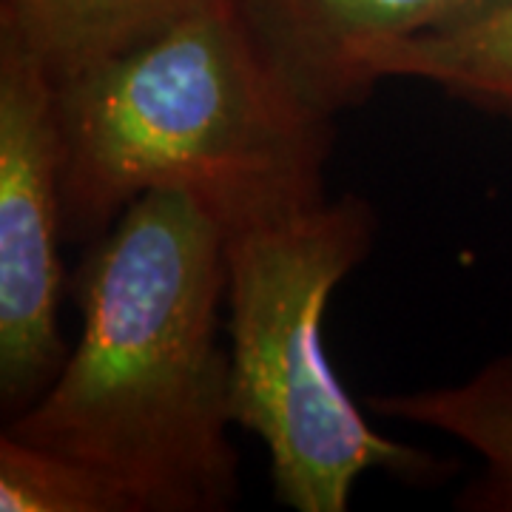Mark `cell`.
<instances>
[{
	"label": "cell",
	"mask_w": 512,
	"mask_h": 512,
	"mask_svg": "<svg viewBox=\"0 0 512 512\" xmlns=\"http://www.w3.org/2000/svg\"><path fill=\"white\" fill-rule=\"evenodd\" d=\"M228 234L183 194L134 200L77 276L80 339L6 433L92 464L134 512H220L239 495L220 342Z\"/></svg>",
	"instance_id": "1"
},
{
	"label": "cell",
	"mask_w": 512,
	"mask_h": 512,
	"mask_svg": "<svg viewBox=\"0 0 512 512\" xmlns=\"http://www.w3.org/2000/svg\"><path fill=\"white\" fill-rule=\"evenodd\" d=\"M66 237L106 234L146 194H183L225 234L325 200L333 114L316 106L242 0L191 15L55 83Z\"/></svg>",
	"instance_id": "2"
},
{
	"label": "cell",
	"mask_w": 512,
	"mask_h": 512,
	"mask_svg": "<svg viewBox=\"0 0 512 512\" xmlns=\"http://www.w3.org/2000/svg\"><path fill=\"white\" fill-rule=\"evenodd\" d=\"M376 211L362 197L319 200L228 234L231 416L265 444L276 498L296 512H345L370 470L430 484L447 464L376 433L325 353V311L370 254Z\"/></svg>",
	"instance_id": "3"
},
{
	"label": "cell",
	"mask_w": 512,
	"mask_h": 512,
	"mask_svg": "<svg viewBox=\"0 0 512 512\" xmlns=\"http://www.w3.org/2000/svg\"><path fill=\"white\" fill-rule=\"evenodd\" d=\"M66 234L55 80L0 35V399L23 413L66 359L60 333Z\"/></svg>",
	"instance_id": "4"
},
{
	"label": "cell",
	"mask_w": 512,
	"mask_h": 512,
	"mask_svg": "<svg viewBox=\"0 0 512 512\" xmlns=\"http://www.w3.org/2000/svg\"><path fill=\"white\" fill-rule=\"evenodd\" d=\"M501 3L507 0H242L279 66L333 117L373 92L367 83L373 57Z\"/></svg>",
	"instance_id": "5"
},
{
	"label": "cell",
	"mask_w": 512,
	"mask_h": 512,
	"mask_svg": "<svg viewBox=\"0 0 512 512\" xmlns=\"http://www.w3.org/2000/svg\"><path fill=\"white\" fill-rule=\"evenodd\" d=\"M208 0H0V35L55 83L146 43Z\"/></svg>",
	"instance_id": "6"
},
{
	"label": "cell",
	"mask_w": 512,
	"mask_h": 512,
	"mask_svg": "<svg viewBox=\"0 0 512 512\" xmlns=\"http://www.w3.org/2000/svg\"><path fill=\"white\" fill-rule=\"evenodd\" d=\"M370 407L387 419L439 430L476 453L481 473L458 495L461 510L512 512V353L464 382L373 396Z\"/></svg>",
	"instance_id": "7"
},
{
	"label": "cell",
	"mask_w": 512,
	"mask_h": 512,
	"mask_svg": "<svg viewBox=\"0 0 512 512\" xmlns=\"http://www.w3.org/2000/svg\"><path fill=\"white\" fill-rule=\"evenodd\" d=\"M396 77L512 117V0L447 32L399 43L367 63L370 89Z\"/></svg>",
	"instance_id": "8"
},
{
	"label": "cell",
	"mask_w": 512,
	"mask_h": 512,
	"mask_svg": "<svg viewBox=\"0 0 512 512\" xmlns=\"http://www.w3.org/2000/svg\"><path fill=\"white\" fill-rule=\"evenodd\" d=\"M3 512H134L126 493L92 464L18 439L0 436Z\"/></svg>",
	"instance_id": "9"
}]
</instances>
